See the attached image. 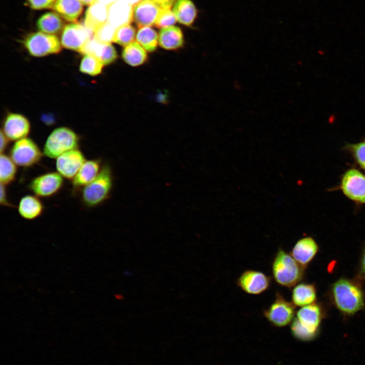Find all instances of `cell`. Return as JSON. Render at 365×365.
<instances>
[{"instance_id": "cell-1", "label": "cell", "mask_w": 365, "mask_h": 365, "mask_svg": "<svg viewBox=\"0 0 365 365\" xmlns=\"http://www.w3.org/2000/svg\"><path fill=\"white\" fill-rule=\"evenodd\" d=\"M332 293L337 308L343 313L353 315L364 306L363 291L353 281L340 278L332 285Z\"/></svg>"}, {"instance_id": "cell-2", "label": "cell", "mask_w": 365, "mask_h": 365, "mask_svg": "<svg viewBox=\"0 0 365 365\" xmlns=\"http://www.w3.org/2000/svg\"><path fill=\"white\" fill-rule=\"evenodd\" d=\"M272 273L275 281L288 288L296 285L304 276V268L284 250L279 248L272 263Z\"/></svg>"}, {"instance_id": "cell-3", "label": "cell", "mask_w": 365, "mask_h": 365, "mask_svg": "<svg viewBox=\"0 0 365 365\" xmlns=\"http://www.w3.org/2000/svg\"><path fill=\"white\" fill-rule=\"evenodd\" d=\"M322 317V309L317 304L302 307L297 312L290 326L293 335L303 341L312 339L318 332Z\"/></svg>"}, {"instance_id": "cell-4", "label": "cell", "mask_w": 365, "mask_h": 365, "mask_svg": "<svg viewBox=\"0 0 365 365\" xmlns=\"http://www.w3.org/2000/svg\"><path fill=\"white\" fill-rule=\"evenodd\" d=\"M113 183L111 168L104 164L95 179L79 191L82 204L88 208L100 205L109 197Z\"/></svg>"}, {"instance_id": "cell-5", "label": "cell", "mask_w": 365, "mask_h": 365, "mask_svg": "<svg viewBox=\"0 0 365 365\" xmlns=\"http://www.w3.org/2000/svg\"><path fill=\"white\" fill-rule=\"evenodd\" d=\"M80 139L71 129L61 127L55 129L47 137L44 146V155L57 159L69 151L79 148Z\"/></svg>"}, {"instance_id": "cell-6", "label": "cell", "mask_w": 365, "mask_h": 365, "mask_svg": "<svg viewBox=\"0 0 365 365\" xmlns=\"http://www.w3.org/2000/svg\"><path fill=\"white\" fill-rule=\"evenodd\" d=\"M337 188L354 203L365 204V174L356 168L351 167L344 172Z\"/></svg>"}, {"instance_id": "cell-7", "label": "cell", "mask_w": 365, "mask_h": 365, "mask_svg": "<svg viewBox=\"0 0 365 365\" xmlns=\"http://www.w3.org/2000/svg\"><path fill=\"white\" fill-rule=\"evenodd\" d=\"M23 42L29 53L35 57L58 53L61 49V42L55 35L41 31L29 33Z\"/></svg>"}, {"instance_id": "cell-8", "label": "cell", "mask_w": 365, "mask_h": 365, "mask_svg": "<svg viewBox=\"0 0 365 365\" xmlns=\"http://www.w3.org/2000/svg\"><path fill=\"white\" fill-rule=\"evenodd\" d=\"M43 152L38 145L29 138L16 141L9 151V156L17 166L28 168L41 161Z\"/></svg>"}, {"instance_id": "cell-9", "label": "cell", "mask_w": 365, "mask_h": 365, "mask_svg": "<svg viewBox=\"0 0 365 365\" xmlns=\"http://www.w3.org/2000/svg\"><path fill=\"white\" fill-rule=\"evenodd\" d=\"M295 306L277 291L272 303L263 310L266 319L273 325L282 327L290 323L295 314Z\"/></svg>"}, {"instance_id": "cell-10", "label": "cell", "mask_w": 365, "mask_h": 365, "mask_svg": "<svg viewBox=\"0 0 365 365\" xmlns=\"http://www.w3.org/2000/svg\"><path fill=\"white\" fill-rule=\"evenodd\" d=\"M63 183V177L58 172H49L33 178L28 188L39 197L48 198L58 193Z\"/></svg>"}, {"instance_id": "cell-11", "label": "cell", "mask_w": 365, "mask_h": 365, "mask_svg": "<svg viewBox=\"0 0 365 365\" xmlns=\"http://www.w3.org/2000/svg\"><path fill=\"white\" fill-rule=\"evenodd\" d=\"M94 35V33L84 25L71 23L65 25L62 30L61 44L64 48L80 52Z\"/></svg>"}, {"instance_id": "cell-12", "label": "cell", "mask_w": 365, "mask_h": 365, "mask_svg": "<svg viewBox=\"0 0 365 365\" xmlns=\"http://www.w3.org/2000/svg\"><path fill=\"white\" fill-rule=\"evenodd\" d=\"M237 286L245 293L258 295L266 291L271 284V277L262 272L247 270L236 280Z\"/></svg>"}, {"instance_id": "cell-13", "label": "cell", "mask_w": 365, "mask_h": 365, "mask_svg": "<svg viewBox=\"0 0 365 365\" xmlns=\"http://www.w3.org/2000/svg\"><path fill=\"white\" fill-rule=\"evenodd\" d=\"M86 160L79 149L72 150L56 159V168L63 178L72 180Z\"/></svg>"}, {"instance_id": "cell-14", "label": "cell", "mask_w": 365, "mask_h": 365, "mask_svg": "<svg viewBox=\"0 0 365 365\" xmlns=\"http://www.w3.org/2000/svg\"><path fill=\"white\" fill-rule=\"evenodd\" d=\"M30 130V123L24 116L10 113L6 117L1 130L9 140L17 141L26 137Z\"/></svg>"}, {"instance_id": "cell-15", "label": "cell", "mask_w": 365, "mask_h": 365, "mask_svg": "<svg viewBox=\"0 0 365 365\" xmlns=\"http://www.w3.org/2000/svg\"><path fill=\"white\" fill-rule=\"evenodd\" d=\"M161 8L153 0H142L133 7V20L139 28L155 24Z\"/></svg>"}, {"instance_id": "cell-16", "label": "cell", "mask_w": 365, "mask_h": 365, "mask_svg": "<svg viewBox=\"0 0 365 365\" xmlns=\"http://www.w3.org/2000/svg\"><path fill=\"white\" fill-rule=\"evenodd\" d=\"M99 159L86 160L71 180L72 192L77 193L98 176L102 168Z\"/></svg>"}, {"instance_id": "cell-17", "label": "cell", "mask_w": 365, "mask_h": 365, "mask_svg": "<svg viewBox=\"0 0 365 365\" xmlns=\"http://www.w3.org/2000/svg\"><path fill=\"white\" fill-rule=\"evenodd\" d=\"M80 52L95 57L104 65L113 63L118 57L116 50L111 43L98 42L94 37L87 42Z\"/></svg>"}, {"instance_id": "cell-18", "label": "cell", "mask_w": 365, "mask_h": 365, "mask_svg": "<svg viewBox=\"0 0 365 365\" xmlns=\"http://www.w3.org/2000/svg\"><path fill=\"white\" fill-rule=\"evenodd\" d=\"M318 250L315 240L311 237H305L297 241L290 254L304 268L313 259Z\"/></svg>"}, {"instance_id": "cell-19", "label": "cell", "mask_w": 365, "mask_h": 365, "mask_svg": "<svg viewBox=\"0 0 365 365\" xmlns=\"http://www.w3.org/2000/svg\"><path fill=\"white\" fill-rule=\"evenodd\" d=\"M133 20V7L123 0H118L108 8V22L116 29Z\"/></svg>"}, {"instance_id": "cell-20", "label": "cell", "mask_w": 365, "mask_h": 365, "mask_svg": "<svg viewBox=\"0 0 365 365\" xmlns=\"http://www.w3.org/2000/svg\"><path fill=\"white\" fill-rule=\"evenodd\" d=\"M108 21V8L96 1L87 9L84 17V25L94 32Z\"/></svg>"}, {"instance_id": "cell-21", "label": "cell", "mask_w": 365, "mask_h": 365, "mask_svg": "<svg viewBox=\"0 0 365 365\" xmlns=\"http://www.w3.org/2000/svg\"><path fill=\"white\" fill-rule=\"evenodd\" d=\"M44 211L42 201L35 195L22 197L18 205V212L23 218L32 220L40 216Z\"/></svg>"}, {"instance_id": "cell-22", "label": "cell", "mask_w": 365, "mask_h": 365, "mask_svg": "<svg viewBox=\"0 0 365 365\" xmlns=\"http://www.w3.org/2000/svg\"><path fill=\"white\" fill-rule=\"evenodd\" d=\"M83 5L80 0H56L52 8L64 20L73 23L82 13Z\"/></svg>"}, {"instance_id": "cell-23", "label": "cell", "mask_w": 365, "mask_h": 365, "mask_svg": "<svg viewBox=\"0 0 365 365\" xmlns=\"http://www.w3.org/2000/svg\"><path fill=\"white\" fill-rule=\"evenodd\" d=\"M158 42L161 47L166 50L178 49L184 44L182 31L173 25L162 28L159 32Z\"/></svg>"}, {"instance_id": "cell-24", "label": "cell", "mask_w": 365, "mask_h": 365, "mask_svg": "<svg viewBox=\"0 0 365 365\" xmlns=\"http://www.w3.org/2000/svg\"><path fill=\"white\" fill-rule=\"evenodd\" d=\"M291 297L295 306L303 307L313 304L316 298V288L312 284L299 283L294 286Z\"/></svg>"}, {"instance_id": "cell-25", "label": "cell", "mask_w": 365, "mask_h": 365, "mask_svg": "<svg viewBox=\"0 0 365 365\" xmlns=\"http://www.w3.org/2000/svg\"><path fill=\"white\" fill-rule=\"evenodd\" d=\"M172 11L177 21L188 26L192 25L197 15V9L190 0H176Z\"/></svg>"}, {"instance_id": "cell-26", "label": "cell", "mask_w": 365, "mask_h": 365, "mask_svg": "<svg viewBox=\"0 0 365 365\" xmlns=\"http://www.w3.org/2000/svg\"><path fill=\"white\" fill-rule=\"evenodd\" d=\"M36 26L41 32L55 35L63 29L64 23L58 14L50 12L38 19Z\"/></svg>"}, {"instance_id": "cell-27", "label": "cell", "mask_w": 365, "mask_h": 365, "mask_svg": "<svg viewBox=\"0 0 365 365\" xmlns=\"http://www.w3.org/2000/svg\"><path fill=\"white\" fill-rule=\"evenodd\" d=\"M122 57L128 64L136 66L143 64L147 59V51L137 42L126 46L122 51Z\"/></svg>"}, {"instance_id": "cell-28", "label": "cell", "mask_w": 365, "mask_h": 365, "mask_svg": "<svg viewBox=\"0 0 365 365\" xmlns=\"http://www.w3.org/2000/svg\"><path fill=\"white\" fill-rule=\"evenodd\" d=\"M159 35L150 26L139 28L136 34V41L144 50L149 52L154 51L157 47Z\"/></svg>"}, {"instance_id": "cell-29", "label": "cell", "mask_w": 365, "mask_h": 365, "mask_svg": "<svg viewBox=\"0 0 365 365\" xmlns=\"http://www.w3.org/2000/svg\"><path fill=\"white\" fill-rule=\"evenodd\" d=\"M17 171V165L11 157L5 153L1 154V184L7 186L12 183L15 179Z\"/></svg>"}, {"instance_id": "cell-30", "label": "cell", "mask_w": 365, "mask_h": 365, "mask_svg": "<svg viewBox=\"0 0 365 365\" xmlns=\"http://www.w3.org/2000/svg\"><path fill=\"white\" fill-rule=\"evenodd\" d=\"M343 150L349 153L356 165L365 171V138L357 143H346Z\"/></svg>"}, {"instance_id": "cell-31", "label": "cell", "mask_w": 365, "mask_h": 365, "mask_svg": "<svg viewBox=\"0 0 365 365\" xmlns=\"http://www.w3.org/2000/svg\"><path fill=\"white\" fill-rule=\"evenodd\" d=\"M136 34L135 28L132 25L125 24L116 28L113 42L125 47L133 42Z\"/></svg>"}, {"instance_id": "cell-32", "label": "cell", "mask_w": 365, "mask_h": 365, "mask_svg": "<svg viewBox=\"0 0 365 365\" xmlns=\"http://www.w3.org/2000/svg\"><path fill=\"white\" fill-rule=\"evenodd\" d=\"M104 64L95 57L88 54L84 55L81 60L80 70L91 76H96L102 71Z\"/></svg>"}, {"instance_id": "cell-33", "label": "cell", "mask_w": 365, "mask_h": 365, "mask_svg": "<svg viewBox=\"0 0 365 365\" xmlns=\"http://www.w3.org/2000/svg\"><path fill=\"white\" fill-rule=\"evenodd\" d=\"M116 29L107 21L94 32V38L98 42L111 43L113 41Z\"/></svg>"}, {"instance_id": "cell-34", "label": "cell", "mask_w": 365, "mask_h": 365, "mask_svg": "<svg viewBox=\"0 0 365 365\" xmlns=\"http://www.w3.org/2000/svg\"><path fill=\"white\" fill-rule=\"evenodd\" d=\"M177 19L171 9H161L154 25L158 28L173 26L176 23Z\"/></svg>"}, {"instance_id": "cell-35", "label": "cell", "mask_w": 365, "mask_h": 365, "mask_svg": "<svg viewBox=\"0 0 365 365\" xmlns=\"http://www.w3.org/2000/svg\"><path fill=\"white\" fill-rule=\"evenodd\" d=\"M28 6L34 10H43L53 7L56 0H26Z\"/></svg>"}, {"instance_id": "cell-36", "label": "cell", "mask_w": 365, "mask_h": 365, "mask_svg": "<svg viewBox=\"0 0 365 365\" xmlns=\"http://www.w3.org/2000/svg\"><path fill=\"white\" fill-rule=\"evenodd\" d=\"M6 186L1 184L0 203L4 206L13 207L14 205L9 201Z\"/></svg>"}, {"instance_id": "cell-37", "label": "cell", "mask_w": 365, "mask_h": 365, "mask_svg": "<svg viewBox=\"0 0 365 365\" xmlns=\"http://www.w3.org/2000/svg\"><path fill=\"white\" fill-rule=\"evenodd\" d=\"M162 9H170L175 0H153Z\"/></svg>"}, {"instance_id": "cell-38", "label": "cell", "mask_w": 365, "mask_h": 365, "mask_svg": "<svg viewBox=\"0 0 365 365\" xmlns=\"http://www.w3.org/2000/svg\"><path fill=\"white\" fill-rule=\"evenodd\" d=\"M9 139L5 136L3 131H1V144L0 151L1 154L4 153L8 147L9 143Z\"/></svg>"}, {"instance_id": "cell-39", "label": "cell", "mask_w": 365, "mask_h": 365, "mask_svg": "<svg viewBox=\"0 0 365 365\" xmlns=\"http://www.w3.org/2000/svg\"><path fill=\"white\" fill-rule=\"evenodd\" d=\"M360 266L361 271L365 276V245L362 253Z\"/></svg>"}, {"instance_id": "cell-40", "label": "cell", "mask_w": 365, "mask_h": 365, "mask_svg": "<svg viewBox=\"0 0 365 365\" xmlns=\"http://www.w3.org/2000/svg\"><path fill=\"white\" fill-rule=\"evenodd\" d=\"M118 0H97V1L105 6H110Z\"/></svg>"}, {"instance_id": "cell-41", "label": "cell", "mask_w": 365, "mask_h": 365, "mask_svg": "<svg viewBox=\"0 0 365 365\" xmlns=\"http://www.w3.org/2000/svg\"><path fill=\"white\" fill-rule=\"evenodd\" d=\"M80 2L84 5L86 6H90L95 2H96L97 0H80Z\"/></svg>"}, {"instance_id": "cell-42", "label": "cell", "mask_w": 365, "mask_h": 365, "mask_svg": "<svg viewBox=\"0 0 365 365\" xmlns=\"http://www.w3.org/2000/svg\"><path fill=\"white\" fill-rule=\"evenodd\" d=\"M132 7L138 4L142 0H123Z\"/></svg>"}]
</instances>
